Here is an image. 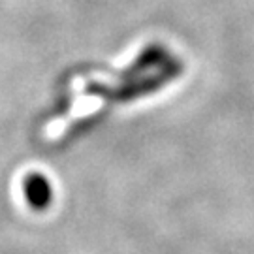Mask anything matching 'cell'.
I'll return each instance as SVG.
<instances>
[{"label":"cell","instance_id":"obj_1","mask_svg":"<svg viewBox=\"0 0 254 254\" xmlns=\"http://www.w3.org/2000/svg\"><path fill=\"white\" fill-rule=\"evenodd\" d=\"M23 192L28 205H32L38 211L49 207V203L53 200L51 185L42 173H28L23 181Z\"/></svg>","mask_w":254,"mask_h":254}]
</instances>
